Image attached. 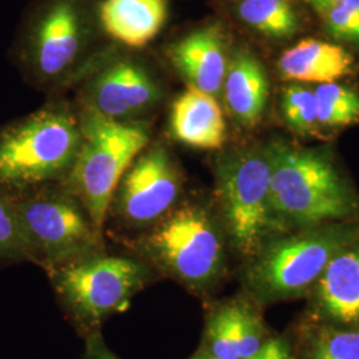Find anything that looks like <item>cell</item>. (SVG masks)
Masks as SVG:
<instances>
[{
    "mask_svg": "<svg viewBox=\"0 0 359 359\" xmlns=\"http://www.w3.org/2000/svg\"><path fill=\"white\" fill-rule=\"evenodd\" d=\"M228 237L217 210L180 201L165 217L132 241L136 256L160 276L208 299L228 271Z\"/></svg>",
    "mask_w": 359,
    "mask_h": 359,
    "instance_id": "1",
    "label": "cell"
},
{
    "mask_svg": "<svg viewBox=\"0 0 359 359\" xmlns=\"http://www.w3.org/2000/svg\"><path fill=\"white\" fill-rule=\"evenodd\" d=\"M359 238V222H330L276 234L244 261L241 290L261 308L308 297L330 261Z\"/></svg>",
    "mask_w": 359,
    "mask_h": 359,
    "instance_id": "2",
    "label": "cell"
},
{
    "mask_svg": "<svg viewBox=\"0 0 359 359\" xmlns=\"http://www.w3.org/2000/svg\"><path fill=\"white\" fill-rule=\"evenodd\" d=\"M266 152L270 204L281 233L348 221L358 212V200L325 156L283 142Z\"/></svg>",
    "mask_w": 359,
    "mask_h": 359,
    "instance_id": "3",
    "label": "cell"
},
{
    "mask_svg": "<svg viewBox=\"0 0 359 359\" xmlns=\"http://www.w3.org/2000/svg\"><path fill=\"white\" fill-rule=\"evenodd\" d=\"M81 144L80 120L48 105L0 128V189L19 194L65 179Z\"/></svg>",
    "mask_w": 359,
    "mask_h": 359,
    "instance_id": "4",
    "label": "cell"
},
{
    "mask_svg": "<svg viewBox=\"0 0 359 359\" xmlns=\"http://www.w3.org/2000/svg\"><path fill=\"white\" fill-rule=\"evenodd\" d=\"M52 289L79 333L102 330L105 320L160 278L140 257L105 252L69 262L47 273Z\"/></svg>",
    "mask_w": 359,
    "mask_h": 359,
    "instance_id": "5",
    "label": "cell"
},
{
    "mask_svg": "<svg viewBox=\"0 0 359 359\" xmlns=\"http://www.w3.org/2000/svg\"><path fill=\"white\" fill-rule=\"evenodd\" d=\"M80 128L81 144L63 189L84 206L103 233L116 188L133 160L147 148L151 133L144 124L117 121L92 111L83 114Z\"/></svg>",
    "mask_w": 359,
    "mask_h": 359,
    "instance_id": "6",
    "label": "cell"
},
{
    "mask_svg": "<svg viewBox=\"0 0 359 359\" xmlns=\"http://www.w3.org/2000/svg\"><path fill=\"white\" fill-rule=\"evenodd\" d=\"M28 261L47 273L104 252L103 233L65 189L40 187L11 194Z\"/></svg>",
    "mask_w": 359,
    "mask_h": 359,
    "instance_id": "7",
    "label": "cell"
},
{
    "mask_svg": "<svg viewBox=\"0 0 359 359\" xmlns=\"http://www.w3.org/2000/svg\"><path fill=\"white\" fill-rule=\"evenodd\" d=\"M218 216L231 249L244 261L270 237L281 234L270 204V163L266 148L225 154L217 164Z\"/></svg>",
    "mask_w": 359,
    "mask_h": 359,
    "instance_id": "8",
    "label": "cell"
},
{
    "mask_svg": "<svg viewBox=\"0 0 359 359\" xmlns=\"http://www.w3.org/2000/svg\"><path fill=\"white\" fill-rule=\"evenodd\" d=\"M90 18L84 0H48L27 28L18 59L38 84L67 76L88 47Z\"/></svg>",
    "mask_w": 359,
    "mask_h": 359,
    "instance_id": "9",
    "label": "cell"
},
{
    "mask_svg": "<svg viewBox=\"0 0 359 359\" xmlns=\"http://www.w3.org/2000/svg\"><path fill=\"white\" fill-rule=\"evenodd\" d=\"M182 175L173 157L163 145L145 148L116 188L108 217L129 229L145 231L179 204L182 196Z\"/></svg>",
    "mask_w": 359,
    "mask_h": 359,
    "instance_id": "10",
    "label": "cell"
},
{
    "mask_svg": "<svg viewBox=\"0 0 359 359\" xmlns=\"http://www.w3.org/2000/svg\"><path fill=\"white\" fill-rule=\"evenodd\" d=\"M163 90L154 74L133 59H116L90 79L84 90L87 111L117 121H129L151 111Z\"/></svg>",
    "mask_w": 359,
    "mask_h": 359,
    "instance_id": "11",
    "label": "cell"
},
{
    "mask_svg": "<svg viewBox=\"0 0 359 359\" xmlns=\"http://www.w3.org/2000/svg\"><path fill=\"white\" fill-rule=\"evenodd\" d=\"M262 308L245 292L206 304L198 348L218 359H249L270 339Z\"/></svg>",
    "mask_w": 359,
    "mask_h": 359,
    "instance_id": "12",
    "label": "cell"
},
{
    "mask_svg": "<svg viewBox=\"0 0 359 359\" xmlns=\"http://www.w3.org/2000/svg\"><path fill=\"white\" fill-rule=\"evenodd\" d=\"M306 298L305 320L359 325V238L334 257Z\"/></svg>",
    "mask_w": 359,
    "mask_h": 359,
    "instance_id": "13",
    "label": "cell"
},
{
    "mask_svg": "<svg viewBox=\"0 0 359 359\" xmlns=\"http://www.w3.org/2000/svg\"><path fill=\"white\" fill-rule=\"evenodd\" d=\"M168 60L191 88L217 97L229 65L228 36L221 23L196 28L167 48Z\"/></svg>",
    "mask_w": 359,
    "mask_h": 359,
    "instance_id": "14",
    "label": "cell"
},
{
    "mask_svg": "<svg viewBox=\"0 0 359 359\" xmlns=\"http://www.w3.org/2000/svg\"><path fill=\"white\" fill-rule=\"evenodd\" d=\"M221 92L228 112L240 126L258 124L268 104L269 83L265 68L249 50L233 52Z\"/></svg>",
    "mask_w": 359,
    "mask_h": 359,
    "instance_id": "15",
    "label": "cell"
},
{
    "mask_svg": "<svg viewBox=\"0 0 359 359\" xmlns=\"http://www.w3.org/2000/svg\"><path fill=\"white\" fill-rule=\"evenodd\" d=\"M170 132L177 142L198 149H218L226 139V123L216 96L188 88L175 100Z\"/></svg>",
    "mask_w": 359,
    "mask_h": 359,
    "instance_id": "16",
    "label": "cell"
},
{
    "mask_svg": "<svg viewBox=\"0 0 359 359\" xmlns=\"http://www.w3.org/2000/svg\"><path fill=\"white\" fill-rule=\"evenodd\" d=\"M168 0H103L99 20L111 38L129 48H144L165 26Z\"/></svg>",
    "mask_w": 359,
    "mask_h": 359,
    "instance_id": "17",
    "label": "cell"
},
{
    "mask_svg": "<svg viewBox=\"0 0 359 359\" xmlns=\"http://www.w3.org/2000/svg\"><path fill=\"white\" fill-rule=\"evenodd\" d=\"M351 53L332 43L306 39L283 52L278 69L283 79L308 83H334L353 72Z\"/></svg>",
    "mask_w": 359,
    "mask_h": 359,
    "instance_id": "18",
    "label": "cell"
},
{
    "mask_svg": "<svg viewBox=\"0 0 359 359\" xmlns=\"http://www.w3.org/2000/svg\"><path fill=\"white\" fill-rule=\"evenodd\" d=\"M293 344L295 359H359V325L338 326L305 320Z\"/></svg>",
    "mask_w": 359,
    "mask_h": 359,
    "instance_id": "19",
    "label": "cell"
},
{
    "mask_svg": "<svg viewBox=\"0 0 359 359\" xmlns=\"http://www.w3.org/2000/svg\"><path fill=\"white\" fill-rule=\"evenodd\" d=\"M236 13L244 25L268 38H290L299 29L292 0H240Z\"/></svg>",
    "mask_w": 359,
    "mask_h": 359,
    "instance_id": "20",
    "label": "cell"
},
{
    "mask_svg": "<svg viewBox=\"0 0 359 359\" xmlns=\"http://www.w3.org/2000/svg\"><path fill=\"white\" fill-rule=\"evenodd\" d=\"M320 126L341 128L359 121V95L335 83H325L316 90Z\"/></svg>",
    "mask_w": 359,
    "mask_h": 359,
    "instance_id": "21",
    "label": "cell"
},
{
    "mask_svg": "<svg viewBox=\"0 0 359 359\" xmlns=\"http://www.w3.org/2000/svg\"><path fill=\"white\" fill-rule=\"evenodd\" d=\"M283 111L287 126L301 135L314 133L320 126L316 93L302 86L294 84L285 90Z\"/></svg>",
    "mask_w": 359,
    "mask_h": 359,
    "instance_id": "22",
    "label": "cell"
},
{
    "mask_svg": "<svg viewBox=\"0 0 359 359\" xmlns=\"http://www.w3.org/2000/svg\"><path fill=\"white\" fill-rule=\"evenodd\" d=\"M28 261L13 196L0 189V262Z\"/></svg>",
    "mask_w": 359,
    "mask_h": 359,
    "instance_id": "23",
    "label": "cell"
},
{
    "mask_svg": "<svg viewBox=\"0 0 359 359\" xmlns=\"http://www.w3.org/2000/svg\"><path fill=\"white\" fill-rule=\"evenodd\" d=\"M323 18L334 38L359 41V0H345Z\"/></svg>",
    "mask_w": 359,
    "mask_h": 359,
    "instance_id": "24",
    "label": "cell"
},
{
    "mask_svg": "<svg viewBox=\"0 0 359 359\" xmlns=\"http://www.w3.org/2000/svg\"><path fill=\"white\" fill-rule=\"evenodd\" d=\"M249 359H295L293 338L289 335H271L261 350Z\"/></svg>",
    "mask_w": 359,
    "mask_h": 359,
    "instance_id": "25",
    "label": "cell"
},
{
    "mask_svg": "<svg viewBox=\"0 0 359 359\" xmlns=\"http://www.w3.org/2000/svg\"><path fill=\"white\" fill-rule=\"evenodd\" d=\"M83 338L84 351L81 359H121L107 345L102 330H95Z\"/></svg>",
    "mask_w": 359,
    "mask_h": 359,
    "instance_id": "26",
    "label": "cell"
},
{
    "mask_svg": "<svg viewBox=\"0 0 359 359\" xmlns=\"http://www.w3.org/2000/svg\"><path fill=\"white\" fill-rule=\"evenodd\" d=\"M309 1L313 4L316 11H318L322 16H325L326 13H330L333 8L338 7L339 4H342L345 0H309Z\"/></svg>",
    "mask_w": 359,
    "mask_h": 359,
    "instance_id": "27",
    "label": "cell"
},
{
    "mask_svg": "<svg viewBox=\"0 0 359 359\" xmlns=\"http://www.w3.org/2000/svg\"><path fill=\"white\" fill-rule=\"evenodd\" d=\"M188 359H218L216 357H213V355H210V354H208L205 351H203V350H200V348H197V351L192 354L191 357Z\"/></svg>",
    "mask_w": 359,
    "mask_h": 359,
    "instance_id": "28",
    "label": "cell"
}]
</instances>
